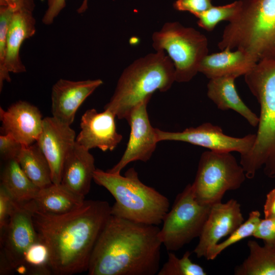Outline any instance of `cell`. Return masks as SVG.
Masks as SVG:
<instances>
[{"label": "cell", "mask_w": 275, "mask_h": 275, "mask_svg": "<svg viewBox=\"0 0 275 275\" xmlns=\"http://www.w3.org/2000/svg\"><path fill=\"white\" fill-rule=\"evenodd\" d=\"M191 253L185 252L182 258H178L172 253H168L167 261L159 269L157 275H206L207 272L199 264L190 259Z\"/></svg>", "instance_id": "29"}, {"label": "cell", "mask_w": 275, "mask_h": 275, "mask_svg": "<svg viewBox=\"0 0 275 275\" xmlns=\"http://www.w3.org/2000/svg\"><path fill=\"white\" fill-rule=\"evenodd\" d=\"M32 13L19 10L13 13L7 36L5 68L9 73L26 71L20 59V50L24 41L33 36L36 31V20Z\"/></svg>", "instance_id": "21"}, {"label": "cell", "mask_w": 275, "mask_h": 275, "mask_svg": "<svg viewBox=\"0 0 275 275\" xmlns=\"http://www.w3.org/2000/svg\"><path fill=\"white\" fill-rule=\"evenodd\" d=\"M85 200L61 183H52L40 188L35 197L23 206L32 212L62 214L78 208Z\"/></svg>", "instance_id": "20"}, {"label": "cell", "mask_w": 275, "mask_h": 275, "mask_svg": "<svg viewBox=\"0 0 275 275\" xmlns=\"http://www.w3.org/2000/svg\"><path fill=\"white\" fill-rule=\"evenodd\" d=\"M240 10L224 30L218 47L240 49L257 62L275 59V0H241Z\"/></svg>", "instance_id": "6"}, {"label": "cell", "mask_w": 275, "mask_h": 275, "mask_svg": "<svg viewBox=\"0 0 275 275\" xmlns=\"http://www.w3.org/2000/svg\"><path fill=\"white\" fill-rule=\"evenodd\" d=\"M260 216L261 214L258 210L252 211L247 220L229 235L226 240L214 245L208 252L205 258L208 260H213L229 246L253 236L261 219Z\"/></svg>", "instance_id": "26"}, {"label": "cell", "mask_w": 275, "mask_h": 275, "mask_svg": "<svg viewBox=\"0 0 275 275\" xmlns=\"http://www.w3.org/2000/svg\"><path fill=\"white\" fill-rule=\"evenodd\" d=\"M51 274L49 266V252L46 245L40 240L26 251L24 258L23 273Z\"/></svg>", "instance_id": "28"}, {"label": "cell", "mask_w": 275, "mask_h": 275, "mask_svg": "<svg viewBox=\"0 0 275 275\" xmlns=\"http://www.w3.org/2000/svg\"><path fill=\"white\" fill-rule=\"evenodd\" d=\"M270 243L275 241V218L261 219L253 235Z\"/></svg>", "instance_id": "35"}, {"label": "cell", "mask_w": 275, "mask_h": 275, "mask_svg": "<svg viewBox=\"0 0 275 275\" xmlns=\"http://www.w3.org/2000/svg\"><path fill=\"white\" fill-rule=\"evenodd\" d=\"M156 51H164L175 67V81L188 82L198 72L200 64L208 53V39L196 29L179 22H166L152 37Z\"/></svg>", "instance_id": "7"}, {"label": "cell", "mask_w": 275, "mask_h": 275, "mask_svg": "<svg viewBox=\"0 0 275 275\" xmlns=\"http://www.w3.org/2000/svg\"><path fill=\"white\" fill-rule=\"evenodd\" d=\"M0 6L8 7L14 12L25 10L33 12L35 4L34 0H0Z\"/></svg>", "instance_id": "36"}, {"label": "cell", "mask_w": 275, "mask_h": 275, "mask_svg": "<svg viewBox=\"0 0 275 275\" xmlns=\"http://www.w3.org/2000/svg\"><path fill=\"white\" fill-rule=\"evenodd\" d=\"M66 0H47V8L42 17V21L46 25L52 24L66 6ZM88 0H83L80 6L77 9L78 14L85 12L88 9Z\"/></svg>", "instance_id": "31"}, {"label": "cell", "mask_w": 275, "mask_h": 275, "mask_svg": "<svg viewBox=\"0 0 275 275\" xmlns=\"http://www.w3.org/2000/svg\"><path fill=\"white\" fill-rule=\"evenodd\" d=\"M266 243H267V242H266ZM269 243H270L274 247V248L275 249V241L272 242H270Z\"/></svg>", "instance_id": "38"}, {"label": "cell", "mask_w": 275, "mask_h": 275, "mask_svg": "<svg viewBox=\"0 0 275 275\" xmlns=\"http://www.w3.org/2000/svg\"><path fill=\"white\" fill-rule=\"evenodd\" d=\"M263 212L264 218H275V188L266 195Z\"/></svg>", "instance_id": "37"}, {"label": "cell", "mask_w": 275, "mask_h": 275, "mask_svg": "<svg viewBox=\"0 0 275 275\" xmlns=\"http://www.w3.org/2000/svg\"><path fill=\"white\" fill-rule=\"evenodd\" d=\"M2 134H10L22 145L36 142L42 129L41 113L36 106L18 101L7 109L0 107Z\"/></svg>", "instance_id": "17"}, {"label": "cell", "mask_w": 275, "mask_h": 275, "mask_svg": "<svg viewBox=\"0 0 275 275\" xmlns=\"http://www.w3.org/2000/svg\"><path fill=\"white\" fill-rule=\"evenodd\" d=\"M14 11L10 8L0 6V91L4 82L11 80L9 73L6 69L5 63L7 49V36Z\"/></svg>", "instance_id": "30"}, {"label": "cell", "mask_w": 275, "mask_h": 275, "mask_svg": "<svg viewBox=\"0 0 275 275\" xmlns=\"http://www.w3.org/2000/svg\"><path fill=\"white\" fill-rule=\"evenodd\" d=\"M245 82L260 105L259 123L251 150L240 155V164L247 178L261 168L275 178V59L258 62L244 75Z\"/></svg>", "instance_id": "3"}, {"label": "cell", "mask_w": 275, "mask_h": 275, "mask_svg": "<svg viewBox=\"0 0 275 275\" xmlns=\"http://www.w3.org/2000/svg\"><path fill=\"white\" fill-rule=\"evenodd\" d=\"M158 142H183L219 152L236 151L244 155L252 148L256 134H249L242 138L225 134L221 127L204 123L196 127L186 128L180 132H170L155 128Z\"/></svg>", "instance_id": "11"}, {"label": "cell", "mask_w": 275, "mask_h": 275, "mask_svg": "<svg viewBox=\"0 0 275 275\" xmlns=\"http://www.w3.org/2000/svg\"><path fill=\"white\" fill-rule=\"evenodd\" d=\"M76 135L70 125L53 117L43 118L37 144L46 158L54 184H60L65 160L75 144Z\"/></svg>", "instance_id": "13"}, {"label": "cell", "mask_w": 275, "mask_h": 275, "mask_svg": "<svg viewBox=\"0 0 275 275\" xmlns=\"http://www.w3.org/2000/svg\"><path fill=\"white\" fill-rule=\"evenodd\" d=\"M115 117L108 109L101 113L95 108L87 109L81 117L76 143L89 150L95 148L103 152L114 150L123 139L117 131Z\"/></svg>", "instance_id": "15"}, {"label": "cell", "mask_w": 275, "mask_h": 275, "mask_svg": "<svg viewBox=\"0 0 275 275\" xmlns=\"http://www.w3.org/2000/svg\"><path fill=\"white\" fill-rule=\"evenodd\" d=\"M240 204L231 199L212 205L199 241L194 250L198 258L205 257L220 240L232 234L244 222Z\"/></svg>", "instance_id": "14"}, {"label": "cell", "mask_w": 275, "mask_h": 275, "mask_svg": "<svg viewBox=\"0 0 275 275\" xmlns=\"http://www.w3.org/2000/svg\"><path fill=\"white\" fill-rule=\"evenodd\" d=\"M175 81V67L164 51H156L134 61L121 74L104 109L127 120L131 112L150 100L156 91L169 90Z\"/></svg>", "instance_id": "4"}, {"label": "cell", "mask_w": 275, "mask_h": 275, "mask_svg": "<svg viewBox=\"0 0 275 275\" xmlns=\"http://www.w3.org/2000/svg\"><path fill=\"white\" fill-rule=\"evenodd\" d=\"M157 226L111 215L93 249L89 275H154L162 243Z\"/></svg>", "instance_id": "2"}, {"label": "cell", "mask_w": 275, "mask_h": 275, "mask_svg": "<svg viewBox=\"0 0 275 275\" xmlns=\"http://www.w3.org/2000/svg\"><path fill=\"white\" fill-rule=\"evenodd\" d=\"M211 206L200 204L191 184H187L163 219L159 233L162 244L168 251H176L199 237Z\"/></svg>", "instance_id": "9"}, {"label": "cell", "mask_w": 275, "mask_h": 275, "mask_svg": "<svg viewBox=\"0 0 275 275\" xmlns=\"http://www.w3.org/2000/svg\"><path fill=\"white\" fill-rule=\"evenodd\" d=\"M16 203L8 192L2 185L0 186V230L6 226Z\"/></svg>", "instance_id": "34"}, {"label": "cell", "mask_w": 275, "mask_h": 275, "mask_svg": "<svg viewBox=\"0 0 275 275\" xmlns=\"http://www.w3.org/2000/svg\"><path fill=\"white\" fill-rule=\"evenodd\" d=\"M102 84L103 81L100 79L77 81L59 79L51 89L52 117L71 125L79 107Z\"/></svg>", "instance_id": "16"}, {"label": "cell", "mask_w": 275, "mask_h": 275, "mask_svg": "<svg viewBox=\"0 0 275 275\" xmlns=\"http://www.w3.org/2000/svg\"><path fill=\"white\" fill-rule=\"evenodd\" d=\"M245 178L243 168L231 152L208 150L201 155L191 185L197 200L212 206L222 202L227 191L239 188Z\"/></svg>", "instance_id": "8"}, {"label": "cell", "mask_w": 275, "mask_h": 275, "mask_svg": "<svg viewBox=\"0 0 275 275\" xmlns=\"http://www.w3.org/2000/svg\"><path fill=\"white\" fill-rule=\"evenodd\" d=\"M212 6V0H177L173 4L176 10L188 12L196 17Z\"/></svg>", "instance_id": "33"}, {"label": "cell", "mask_w": 275, "mask_h": 275, "mask_svg": "<svg viewBox=\"0 0 275 275\" xmlns=\"http://www.w3.org/2000/svg\"><path fill=\"white\" fill-rule=\"evenodd\" d=\"M109 203L85 200L78 208L62 214L32 212L39 239L47 246L51 273L87 271L96 243L111 215Z\"/></svg>", "instance_id": "1"}, {"label": "cell", "mask_w": 275, "mask_h": 275, "mask_svg": "<svg viewBox=\"0 0 275 275\" xmlns=\"http://www.w3.org/2000/svg\"><path fill=\"white\" fill-rule=\"evenodd\" d=\"M39 240L32 212L16 204L6 226L1 231V274L13 270L23 273L25 254Z\"/></svg>", "instance_id": "10"}, {"label": "cell", "mask_w": 275, "mask_h": 275, "mask_svg": "<svg viewBox=\"0 0 275 275\" xmlns=\"http://www.w3.org/2000/svg\"><path fill=\"white\" fill-rule=\"evenodd\" d=\"M16 159L28 177L40 188L53 183L49 163L36 142L22 145Z\"/></svg>", "instance_id": "24"}, {"label": "cell", "mask_w": 275, "mask_h": 275, "mask_svg": "<svg viewBox=\"0 0 275 275\" xmlns=\"http://www.w3.org/2000/svg\"><path fill=\"white\" fill-rule=\"evenodd\" d=\"M93 180L115 198L116 202L111 210L114 216L158 226L169 210V199L144 184L134 168L127 170L124 176L96 169Z\"/></svg>", "instance_id": "5"}, {"label": "cell", "mask_w": 275, "mask_h": 275, "mask_svg": "<svg viewBox=\"0 0 275 275\" xmlns=\"http://www.w3.org/2000/svg\"><path fill=\"white\" fill-rule=\"evenodd\" d=\"M237 77L227 75L209 79L207 96L222 111L233 110L242 116L253 127L259 123L258 117L243 102L235 85Z\"/></svg>", "instance_id": "22"}, {"label": "cell", "mask_w": 275, "mask_h": 275, "mask_svg": "<svg viewBox=\"0 0 275 275\" xmlns=\"http://www.w3.org/2000/svg\"><path fill=\"white\" fill-rule=\"evenodd\" d=\"M1 180V185L15 202L21 205L33 200L40 189L25 174L16 159L6 161Z\"/></svg>", "instance_id": "23"}, {"label": "cell", "mask_w": 275, "mask_h": 275, "mask_svg": "<svg viewBox=\"0 0 275 275\" xmlns=\"http://www.w3.org/2000/svg\"><path fill=\"white\" fill-rule=\"evenodd\" d=\"M22 146V144L10 134L0 135V155L5 161L16 159Z\"/></svg>", "instance_id": "32"}, {"label": "cell", "mask_w": 275, "mask_h": 275, "mask_svg": "<svg viewBox=\"0 0 275 275\" xmlns=\"http://www.w3.org/2000/svg\"><path fill=\"white\" fill-rule=\"evenodd\" d=\"M149 101H144L131 112L126 120L130 127L126 148L119 162L107 172L120 174L131 162H147L151 158L158 142L155 128L150 123L147 111Z\"/></svg>", "instance_id": "12"}, {"label": "cell", "mask_w": 275, "mask_h": 275, "mask_svg": "<svg viewBox=\"0 0 275 275\" xmlns=\"http://www.w3.org/2000/svg\"><path fill=\"white\" fill-rule=\"evenodd\" d=\"M250 254L243 263L236 267V275H275V249L269 243L260 245L256 241L248 242Z\"/></svg>", "instance_id": "25"}, {"label": "cell", "mask_w": 275, "mask_h": 275, "mask_svg": "<svg viewBox=\"0 0 275 275\" xmlns=\"http://www.w3.org/2000/svg\"><path fill=\"white\" fill-rule=\"evenodd\" d=\"M241 4V1L239 0L226 5L212 6L197 17V24L207 31H212L221 21L233 20L239 13Z\"/></svg>", "instance_id": "27"}, {"label": "cell", "mask_w": 275, "mask_h": 275, "mask_svg": "<svg viewBox=\"0 0 275 275\" xmlns=\"http://www.w3.org/2000/svg\"><path fill=\"white\" fill-rule=\"evenodd\" d=\"M257 62L249 53L240 49H225L206 55L201 62L198 72L209 79L233 75H244Z\"/></svg>", "instance_id": "19"}, {"label": "cell", "mask_w": 275, "mask_h": 275, "mask_svg": "<svg viewBox=\"0 0 275 275\" xmlns=\"http://www.w3.org/2000/svg\"><path fill=\"white\" fill-rule=\"evenodd\" d=\"M96 168L94 158L89 150L77 144L66 158L62 172L61 184L85 198L89 193Z\"/></svg>", "instance_id": "18"}]
</instances>
